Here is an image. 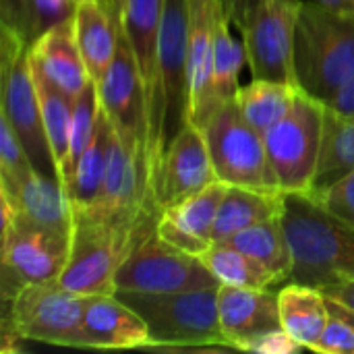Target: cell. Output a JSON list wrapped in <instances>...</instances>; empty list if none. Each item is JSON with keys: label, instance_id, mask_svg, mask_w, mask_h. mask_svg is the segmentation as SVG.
<instances>
[{"label": "cell", "instance_id": "obj_29", "mask_svg": "<svg viewBox=\"0 0 354 354\" xmlns=\"http://www.w3.org/2000/svg\"><path fill=\"white\" fill-rule=\"evenodd\" d=\"M224 243H230L232 247L241 249L243 253L266 266L270 272H274L280 278L282 284L288 280L292 272V253L286 241L282 218L249 226Z\"/></svg>", "mask_w": 354, "mask_h": 354}, {"label": "cell", "instance_id": "obj_25", "mask_svg": "<svg viewBox=\"0 0 354 354\" xmlns=\"http://www.w3.org/2000/svg\"><path fill=\"white\" fill-rule=\"evenodd\" d=\"M351 172H354V118L326 108L317 170L307 195L322 193Z\"/></svg>", "mask_w": 354, "mask_h": 354}, {"label": "cell", "instance_id": "obj_32", "mask_svg": "<svg viewBox=\"0 0 354 354\" xmlns=\"http://www.w3.org/2000/svg\"><path fill=\"white\" fill-rule=\"evenodd\" d=\"M97 114H100L97 89H95V83H91L73 102V120H71V131H68V153H66V164H64V172H62L64 191L68 189L71 176L75 172V166H77L79 158L89 147V143H91V139L95 135Z\"/></svg>", "mask_w": 354, "mask_h": 354}, {"label": "cell", "instance_id": "obj_20", "mask_svg": "<svg viewBox=\"0 0 354 354\" xmlns=\"http://www.w3.org/2000/svg\"><path fill=\"white\" fill-rule=\"evenodd\" d=\"M83 328L87 348H145L149 342L145 319L116 295L89 297Z\"/></svg>", "mask_w": 354, "mask_h": 354}, {"label": "cell", "instance_id": "obj_35", "mask_svg": "<svg viewBox=\"0 0 354 354\" xmlns=\"http://www.w3.org/2000/svg\"><path fill=\"white\" fill-rule=\"evenodd\" d=\"M0 23L2 29L15 31L31 46L37 37L33 0H0Z\"/></svg>", "mask_w": 354, "mask_h": 354}, {"label": "cell", "instance_id": "obj_17", "mask_svg": "<svg viewBox=\"0 0 354 354\" xmlns=\"http://www.w3.org/2000/svg\"><path fill=\"white\" fill-rule=\"evenodd\" d=\"M218 315L222 334L234 351L247 338L282 328L278 292L272 288H241L220 284Z\"/></svg>", "mask_w": 354, "mask_h": 354}, {"label": "cell", "instance_id": "obj_14", "mask_svg": "<svg viewBox=\"0 0 354 354\" xmlns=\"http://www.w3.org/2000/svg\"><path fill=\"white\" fill-rule=\"evenodd\" d=\"M216 180L218 176L203 131L197 124L187 122L151 170L153 201L162 212Z\"/></svg>", "mask_w": 354, "mask_h": 354}, {"label": "cell", "instance_id": "obj_22", "mask_svg": "<svg viewBox=\"0 0 354 354\" xmlns=\"http://www.w3.org/2000/svg\"><path fill=\"white\" fill-rule=\"evenodd\" d=\"M73 23L81 56L93 83H97L116 58L120 41L118 21L102 0H89L77 4Z\"/></svg>", "mask_w": 354, "mask_h": 354}, {"label": "cell", "instance_id": "obj_43", "mask_svg": "<svg viewBox=\"0 0 354 354\" xmlns=\"http://www.w3.org/2000/svg\"><path fill=\"white\" fill-rule=\"evenodd\" d=\"M77 4H83V2H89V0H75Z\"/></svg>", "mask_w": 354, "mask_h": 354}, {"label": "cell", "instance_id": "obj_28", "mask_svg": "<svg viewBox=\"0 0 354 354\" xmlns=\"http://www.w3.org/2000/svg\"><path fill=\"white\" fill-rule=\"evenodd\" d=\"M112 133H114V129H112L108 116L104 114L102 106H100L95 135H93L89 147L79 158V162L75 166V172L71 176L68 189H66L75 214L85 212L95 201V197L100 195L104 176H106V168H108Z\"/></svg>", "mask_w": 354, "mask_h": 354}, {"label": "cell", "instance_id": "obj_42", "mask_svg": "<svg viewBox=\"0 0 354 354\" xmlns=\"http://www.w3.org/2000/svg\"><path fill=\"white\" fill-rule=\"evenodd\" d=\"M317 4L330 6V8H340V10H354V0H313Z\"/></svg>", "mask_w": 354, "mask_h": 354}, {"label": "cell", "instance_id": "obj_18", "mask_svg": "<svg viewBox=\"0 0 354 354\" xmlns=\"http://www.w3.org/2000/svg\"><path fill=\"white\" fill-rule=\"evenodd\" d=\"M29 60L71 100H77L93 83L77 44L73 19L44 31L29 46Z\"/></svg>", "mask_w": 354, "mask_h": 354}, {"label": "cell", "instance_id": "obj_39", "mask_svg": "<svg viewBox=\"0 0 354 354\" xmlns=\"http://www.w3.org/2000/svg\"><path fill=\"white\" fill-rule=\"evenodd\" d=\"M324 106L340 116L354 118V79L348 81L346 85H342L340 89H336L334 93H330L326 100H322Z\"/></svg>", "mask_w": 354, "mask_h": 354}, {"label": "cell", "instance_id": "obj_23", "mask_svg": "<svg viewBox=\"0 0 354 354\" xmlns=\"http://www.w3.org/2000/svg\"><path fill=\"white\" fill-rule=\"evenodd\" d=\"M286 193H270L245 187H230L220 205L216 226H214V243H224L236 232L284 216Z\"/></svg>", "mask_w": 354, "mask_h": 354}, {"label": "cell", "instance_id": "obj_27", "mask_svg": "<svg viewBox=\"0 0 354 354\" xmlns=\"http://www.w3.org/2000/svg\"><path fill=\"white\" fill-rule=\"evenodd\" d=\"M247 62L245 44H241L232 31L230 21L224 15L222 4H218L216 21H214V71H212V87H209V104L212 114L228 102H234L241 85V71Z\"/></svg>", "mask_w": 354, "mask_h": 354}, {"label": "cell", "instance_id": "obj_19", "mask_svg": "<svg viewBox=\"0 0 354 354\" xmlns=\"http://www.w3.org/2000/svg\"><path fill=\"white\" fill-rule=\"evenodd\" d=\"M220 0H189V122L201 127L212 116L209 87L214 71V21Z\"/></svg>", "mask_w": 354, "mask_h": 354}, {"label": "cell", "instance_id": "obj_38", "mask_svg": "<svg viewBox=\"0 0 354 354\" xmlns=\"http://www.w3.org/2000/svg\"><path fill=\"white\" fill-rule=\"evenodd\" d=\"M259 0H220L224 15L228 17L230 25H234L241 33L247 29Z\"/></svg>", "mask_w": 354, "mask_h": 354}, {"label": "cell", "instance_id": "obj_40", "mask_svg": "<svg viewBox=\"0 0 354 354\" xmlns=\"http://www.w3.org/2000/svg\"><path fill=\"white\" fill-rule=\"evenodd\" d=\"M324 295H326V297H332V299L340 301L342 305L354 309V280L340 282V284H334V286H328V288H324Z\"/></svg>", "mask_w": 354, "mask_h": 354}, {"label": "cell", "instance_id": "obj_26", "mask_svg": "<svg viewBox=\"0 0 354 354\" xmlns=\"http://www.w3.org/2000/svg\"><path fill=\"white\" fill-rule=\"evenodd\" d=\"M301 87L284 81L253 79L243 85L234 97L243 118L259 133L266 135L292 110Z\"/></svg>", "mask_w": 354, "mask_h": 354}, {"label": "cell", "instance_id": "obj_30", "mask_svg": "<svg viewBox=\"0 0 354 354\" xmlns=\"http://www.w3.org/2000/svg\"><path fill=\"white\" fill-rule=\"evenodd\" d=\"M209 274L218 284L241 286V288H272L282 284L280 278L266 266L232 247L230 243H214L205 253L199 255Z\"/></svg>", "mask_w": 354, "mask_h": 354}, {"label": "cell", "instance_id": "obj_21", "mask_svg": "<svg viewBox=\"0 0 354 354\" xmlns=\"http://www.w3.org/2000/svg\"><path fill=\"white\" fill-rule=\"evenodd\" d=\"M102 2L116 17L118 29L137 60L147 91L158 58V44H160L166 0H102Z\"/></svg>", "mask_w": 354, "mask_h": 354}, {"label": "cell", "instance_id": "obj_1", "mask_svg": "<svg viewBox=\"0 0 354 354\" xmlns=\"http://www.w3.org/2000/svg\"><path fill=\"white\" fill-rule=\"evenodd\" d=\"M282 226L292 253L286 282L328 288L354 280V228L307 193H286Z\"/></svg>", "mask_w": 354, "mask_h": 354}, {"label": "cell", "instance_id": "obj_24", "mask_svg": "<svg viewBox=\"0 0 354 354\" xmlns=\"http://www.w3.org/2000/svg\"><path fill=\"white\" fill-rule=\"evenodd\" d=\"M278 305L282 328L303 348L311 351L330 317L324 290L299 282H284L278 290Z\"/></svg>", "mask_w": 354, "mask_h": 354}, {"label": "cell", "instance_id": "obj_10", "mask_svg": "<svg viewBox=\"0 0 354 354\" xmlns=\"http://www.w3.org/2000/svg\"><path fill=\"white\" fill-rule=\"evenodd\" d=\"M220 286L199 255H191L156 230L145 234L127 255L116 272V290L131 292H176Z\"/></svg>", "mask_w": 354, "mask_h": 354}, {"label": "cell", "instance_id": "obj_11", "mask_svg": "<svg viewBox=\"0 0 354 354\" xmlns=\"http://www.w3.org/2000/svg\"><path fill=\"white\" fill-rule=\"evenodd\" d=\"M303 0H259L243 31L253 79L297 83L295 31Z\"/></svg>", "mask_w": 354, "mask_h": 354}, {"label": "cell", "instance_id": "obj_9", "mask_svg": "<svg viewBox=\"0 0 354 354\" xmlns=\"http://www.w3.org/2000/svg\"><path fill=\"white\" fill-rule=\"evenodd\" d=\"M324 116V102L301 89L288 116L263 135L268 156L284 193L309 191L322 149Z\"/></svg>", "mask_w": 354, "mask_h": 354}, {"label": "cell", "instance_id": "obj_15", "mask_svg": "<svg viewBox=\"0 0 354 354\" xmlns=\"http://www.w3.org/2000/svg\"><path fill=\"white\" fill-rule=\"evenodd\" d=\"M2 230L12 224L71 236L75 226L73 203L58 178L33 170L15 191L0 187Z\"/></svg>", "mask_w": 354, "mask_h": 354}, {"label": "cell", "instance_id": "obj_34", "mask_svg": "<svg viewBox=\"0 0 354 354\" xmlns=\"http://www.w3.org/2000/svg\"><path fill=\"white\" fill-rule=\"evenodd\" d=\"M317 203H322L330 214L340 218L342 222L351 224L354 228V172L340 178L332 187L324 189L322 193L309 195Z\"/></svg>", "mask_w": 354, "mask_h": 354}, {"label": "cell", "instance_id": "obj_13", "mask_svg": "<svg viewBox=\"0 0 354 354\" xmlns=\"http://www.w3.org/2000/svg\"><path fill=\"white\" fill-rule=\"evenodd\" d=\"M95 89L97 102L120 141L131 149L147 151V91L122 33L116 58L95 83Z\"/></svg>", "mask_w": 354, "mask_h": 354}, {"label": "cell", "instance_id": "obj_7", "mask_svg": "<svg viewBox=\"0 0 354 354\" xmlns=\"http://www.w3.org/2000/svg\"><path fill=\"white\" fill-rule=\"evenodd\" d=\"M218 180L270 193H284L259 135L241 114L236 102L218 108L201 127Z\"/></svg>", "mask_w": 354, "mask_h": 354}, {"label": "cell", "instance_id": "obj_41", "mask_svg": "<svg viewBox=\"0 0 354 354\" xmlns=\"http://www.w3.org/2000/svg\"><path fill=\"white\" fill-rule=\"evenodd\" d=\"M326 299H328V309L334 311V313H338L340 317H344V319L354 328V309L342 305L340 301H336V299H332V297H326Z\"/></svg>", "mask_w": 354, "mask_h": 354}, {"label": "cell", "instance_id": "obj_31", "mask_svg": "<svg viewBox=\"0 0 354 354\" xmlns=\"http://www.w3.org/2000/svg\"><path fill=\"white\" fill-rule=\"evenodd\" d=\"M33 81L37 87L39 95V110H41V120L46 129V137L54 156L58 180L62 185V172L66 164V153H68V131H71V120H73V102L64 91H60L39 68L31 64Z\"/></svg>", "mask_w": 354, "mask_h": 354}, {"label": "cell", "instance_id": "obj_12", "mask_svg": "<svg viewBox=\"0 0 354 354\" xmlns=\"http://www.w3.org/2000/svg\"><path fill=\"white\" fill-rule=\"evenodd\" d=\"M71 249V236L12 224L2 230L0 292L2 303L21 288L41 282H58Z\"/></svg>", "mask_w": 354, "mask_h": 354}, {"label": "cell", "instance_id": "obj_4", "mask_svg": "<svg viewBox=\"0 0 354 354\" xmlns=\"http://www.w3.org/2000/svg\"><path fill=\"white\" fill-rule=\"evenodd\" d=\"M147 324L145 348L160 351H230L218 315V286L176 292L116 290Z\"/></svg>", "mask_w": 354, "mask_h": 354}, {"label": "cell", "instance_id": "obj_37", "mask_svg": "<svg viewBox=\"0 0 354 354\" xmlns=\"http://www.w3.org/2000/svg\"><path fill=\"white\" fill-rule=\"evenodd\" d=\"M236 351L243 353H257V354H288L305 351L284 328H276V330H268L261 332L253 338H247L245 342L239 344Z\"/></svg>", "mask_w": 354, "mask_h": 354}, {"label": "cell", "instance_id": "obj_2", "mask_svg": "<svg viewBox=\"0 0 354 354\" xmlns=\"http://www.w3.org/2000/svg\"><path fill=\"white\" fill-rule=\"evenodd\" d=\"M189 0H166L158 58L147 87L149 170L189 122Z\"/></svg>", "mask_w": 354, "mask_h": 354}, {"label": "cell", "instance_id": "obj_6", "mask_svg": "<svg viewBox=\"0 0 354 354\" xmlns=\"http://www.w3.org/2000/svg\"><path fill=\"white\" fill-rule=\"evenodd\" d=\"M89 297L58 282L29 284L2 303V334L56 346L87 348L83 315Z\"/></svg>", "mask_w": 354, "mask_h": 354}, {"label": "cell", "instance_id": "obj_8", "mask_svg": "<svg viewBox=\"0 0 354 354\" xmlns=\"http://www.w3.org/2000/svg\"><path fill=\"white\" fill-rule=\"evenodd\" d=\"M0 116L10 122L23 141L35 170L44 176L58 178L31 73L29 44L10 29H2L0 39Z\"/></svg>", "mask_w": 354, "mask_h": 354}, {"label": "cell", "instance_id": "obj_5", "mask_svg": "<svg viewBox=\"0 0 354 354\" xmlns=\"http://www.w3.org/2000/svg\"><path fill=\"white\" fill-rule=\"evenodd\" d=\"M158 218L139 224H110L75 216L68 259L58 284L83 297L114 295L118 268L133 247L156 230Z\"/></svg>", "mask_w": 354, "mask_h": 354}, {"label": "cell", "instance_id": "obj_33", "mask_svg": "<svg viewBox=\"0 0 354 354\" xmlns=\"http://www.w3.org/2000/svg\"><path fill=\"white\" fill-rule=\"evenodd\" d=\"M35 170L23 141L6 118L0 116V187L15 191Z\"/></svg>", "mask_w": 354, "mask_h": 354}, {"label": "cell", "instance_id": "obj_16", "mask_svg": "<svg viewBox=\"0 0 354 354\" xmlns=\"http://www.w3.org/2000/svg\"><path fill=\"white\" fill-rule=\"evenodd\" d=\"M226 191L228 185L216 180L209 187L164 207L156 226L158 236L191 255L205 253L214 245V226Z\"/></svg>", "mask_w": 354, "mask_h": 354}, {"label": "cell", "instance_id": "obj_36", "mask_svg": "<svg viewBox=\"0 0 354 354\" xmlns=\"http://www.w3.org/2000/svg\"><path fill=\"white\" fill-rule=\"evenodd\" d=\"M311 351L322 354H354V328L344 317L330 311L328 324Z\"/></svg>", "mask_w": 354, "mask_h": 354}, {"label": "cell", "instance_id": "obj_3", "mask_svg": "<svg viewBox=\"0 0 354 354\" xmlns=\"http://www.w3.org/2000/svg\"><path fill=\"white\" fill-rule=\"evenodd\" d=\"M295 75L317 100L354 79V10L303 0L295 31Z\"/></svg>", "mask_w": 354, "mask_h": 354}]
</instances>
